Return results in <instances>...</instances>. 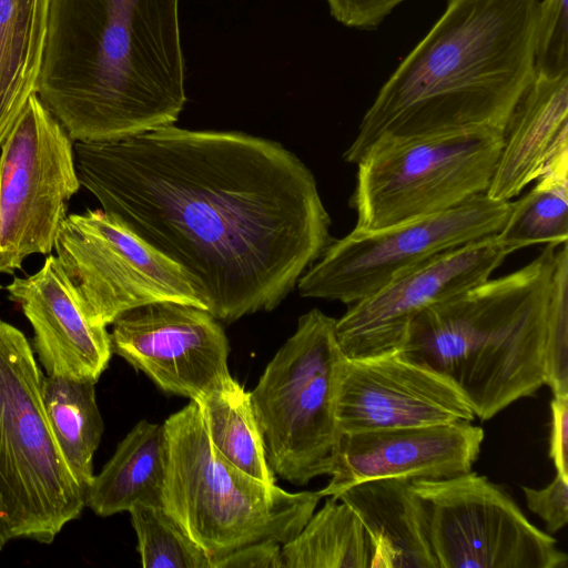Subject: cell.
I'll return each instance as SVG.
<instances>
[{
    "mask_svg": "<svg viewBox=\"0 0 568 568\" xmlns=\"http://www.w3.org/2000/svg\"><path fill=\"white\" fill-rule=\"evenodd\" d=\"M166 464L163 425L140 420L93 476L85 506L100 517H109L129 511L136 503L162 505Z\"/></svg>",
    "mask_w": 568,
    "mask_h": 568,
    "instance_id": "cell-20",
    "label": "cell"
},
{
    "mask_svg": "<svg viewBox=\"0 0 568 568\" xmlns=\"http://www.w3.org/2000/svg\"><path fill=\"white\" fill-rule=\"evenodd\" d=\"M336 320L313 308L298 318L250 392L275 475L294 485L329 475L339 439L335 403L345 355Z\"/></svg>",
    "mask_w": 568,
    "mask_h": 568,
    "instance_id": "cell-7",
    "label": "cell"
},
{
    "mask_svg": "<svg viewBox=\"0 0 568 568\" xmlns=\"http://www.w3.org/2000/svg\"><path fill=\"white\" fill-rule=\"evenodd\" d=\"M497 239L513 252L568 240V149L559 152L511 209Z\"/></svg>",
    "mask_w": 568,
    "mask_h": 568,
    "instance_id": "cell-25",
    "label": "cell"
},
{
    "mask_svg": "<svg viewBox=\"0 0 568 568\" xmlns=\"http://www.w3.org/2000/svg\"><path fill=\"white\" fill-rule=\"evenodd\" d=\"M565 149H568V75L535 74L503 132L487 196L511 201Z\"/></svg>",
    "mask_w": 568,
    "mask_h": 568,
    "instance_id": "cell-18",
    "label": "cell"
},
{
    "mask_svg": "<svg viewBox=\"0 0 568 568\" xmlns=\"http://www.w3.org/2000/svg\"><path fill=\"white\" fill-rule=\"evenodd\" d=\"M410 481L407 477L371 479L332 496L359 518L369 542L368 568H438L425 505Z\"/></svg>",
    "mask_w": 568,
    "mask_h": 568,
    "instance_id": "cell-19",
    "label": "cell"
},
{
    "mask_svg": "<svg viewBox=\"0 0 568 568\" xmlns=\"http://www.w3.org/2000/svg\"><path fill=\"white\" fill-rule=\"evenodd\" d=\"M501 145L491 130L375 143L356 164L354 230H383L486 193Z\"/></svg>",
    "mask_w": 568,
    "mask_h": 568,
    "instance_id": "cell-8",
    "label": "cell"
},
{
    "mask_svg": "<svg viewBox=\"0 0 568 568\" xmlns=\"http://www.w3.org/2000/svg\"><path fill=\"white\" fill-rule=\"evenodd\" d=\"M4 508L0 498V550L11 540Z\"/></svg>",
    "mask_w": 568,
    "mask_h": 568,
    "instance_id": "cell-33",
    "label": "cell"
},
{
    "mask_svg": "<svg viewBox=\"0 0 568 568\" xmlns=\"http://www.w3.org/2000/svg\"><path fill=\"white\" fill-rule=\"evenodd\" d=\"M540 0H447L379 89L344 153L473 130L503 133L535 77Z\"/></svg>",
    "mask_w": 568,
    "mask_h": 568,
    "instance_id": "cell-3",
    "label": "cell"
},
{
    "mask_svg": "<svg viewBox=\"0 0 568 568\" xmlns=\"http://www.w3.org/2000/svg\"><path fill=\"white\" fill-rule=\"evenodd\" d=\"M550 408L549 457L557 474L568 478V395H554Z\"/></svg>",
    "mask_w": 568,
    "mask_h": 568,
    "instance_id": "cell-32",
    "label": "cell"
},
{
    "mask_svg": "<svg viewBox=\"0 0 568 568\" xmlns=\"http://www.w3.org/2000/svg\"><path fill=\"white\" fill-rule=\"evenodd\" d=\"M484 429L471 422L341 434L321 497L377 478L440 479L470 471Z\"/></svg>",
    "mask_w": 568,
    "mask_h": 568,
    "instance_id": "cell-16",
    "label": "cell"
},
{
    "mask_svg": "<svg viewBox=\"0 0 568 568\" xmlns=\"http://www.w3.org/2000/svg\"><path fill=\"white\" fill-rule=\"evenodd\" d=\"M129 514L144 568H212L211 559L162 505L136 503Z\"/></svg>",
    "mask_w": 568,
    "mask_h": 568,
    "instance_id": "cell-26",
    "label": "cell"
},
{
    "mask_svg": "<svg viewBox=\"0 0 568 568\" xmlns=\"http://www.w3.org/2000/svg\"><path fill=\"white\" fill-rule=\"evenodd\" d=\"M32 345L0 320V498L11 538L51 544L80 517L85 491L51 429Z\"/></svg>",
    "mask_w": 568,
    "mask_h": 568,
    "instance_id": "cell-6",
    "label": "cell"
},
{
    "mask_svg": "<svg viewBox=\"0 0 568 568\" xmlns=\"http://www.w3.org/2000/svg\"><path fill=\"white\" fill-rule=\"evenodd\" d=\"M535 74L546 78L568 75V0H540Z\"/></svg>",
    "mask_w": 568,
    "mask_h": 568,
    "instance_id": "cell-27",
    "label": "cell"
},
{
    "mask_svg": "<svg viewBox=\"0 0 568 568\" xmlns=\"http://www.w3.org/2000/svg\"><path fill=\"white\" fill-rule=\"evenodd\" d=\"M168 464L162 506L213 562L252 542L292 540L322 498L244 473L211 444L197 403L163 424Z\"/></svg>",
    "mask_w": 568,
    "mask_h": 568,
    "instance_id": "cell-5",
    "label": "cell"
},
{
    "mask_svg": "<svg viewBox=\"0 0 568 568\" xmlns=\"http://www.w3.org/2000/svg\"><path fill=\"white\" fill-rule=\"evenodd\" d=\"M53 248L98 325L106 327L132 308L161 301L207 311L192 275L103 210L65 216Z\"/></svg>",
    "mask_w": 568,
    "mask_h": 568,
    "instance_id": "cell-9",
    "label": "cell"
},
{
    "mask_svg": "<svg viewBox=\"0 0 568 568\" xmlns=\"http://www.w3.org/2000/svg\"><path fill=\"white\" fill-rule=\"evenodd\" d=\"M546 385L554 395H568V273L554 296L545 354Z\"/></svg>",
    "mask_w": 568,
    "mask_h": 568,
    "instance_id": "cell-28",
    "label": "cell"
},
{
    "mask_svg": "<svg viewBox=\"0 0 568 568\" xmlns=\"http://www.w3.org/2000/svg\"><path fill=\"white\" fill-rule=\"evenodd\" d=\"M335 415L339 434L475 419L471 407L449 378L402 351L345 358Z\"/></svg>",
    "mask_w": 568,
    "mask_h": 568,
    "instance_id": "cell-15",
    "label": "cell"
},
{
    "mask_svg": "<svg viewBox=\"0 0 568 568\" xmlns=\"http://www.w3.org/2000/svg\"><path fill=\"white\" fill-rule=\"evenodd\" d=\"M212 568H283L282 545L274 540L252 542L216 560Z\"/></svg>",
    "mask_w": 568,
    "mask_h": 568,
    "instance_id": "cell-31",
    "label": "cell"
},
{
    "mask_svg": "<svg viewBox=\"0 0 568 568\" xmlns=\"http://www.w3.org/2000/svg\"><path fill=\"white\" fill-rule=\"evenodd\" d=\"M513 253L496 234L486 236L440 253L351 304L335 323L345 357L402 351L419 314L488 280Z\"/></svg>",
    "mask_w": 568,
    "mask_h": 568,
    "instance_id": "cell-13",
    "label": "cell"
},
{
    "mask_svg": "<svg viewBox=\"0 0 568 568\" xmlns=\"http://www.w3.org/2000/svg\"><path fill=\"white\" fill-rule=\"evenodd\" d=\"M92 381L45 375L43 402L53 435L74 479L87 493L94 473L93 456L103 420Z\"/></svg>",
    "mask_w": 568,
    "mask_h": 568,
    "instance_id": "cell-22",
    "label": "cell"
},
{
    "mask_svg": "<svg viewBox=\"0 0 568 568\" xmlns=\"http://www.w3.org/2000/svg\"><path fill=\"white\" fill-rule=\"evenodd\" d=\"M49 0H0V146L37 94Z\"/></svg>",
    "mask_w": 568,
    "mask_h": 568,
    "instance_id": "cell-21",
    "label": "cell"
},
{
    "mask_svg": "<svg viewBox=\"0 0 568 568\" xmlns=\"http://www.w3.org/2000/svg\"><path fill=\"white\" fill-rule=\"evenodd\" d=\"M527 507L546 524L548 532L555 534L568 523V478L559 474L540 489L523 487Z\"/></svg>",
    "mask_w": 568,
    "mask_h": 568,
    "instance_id": "cell-29",
    "label": "cell"
},
{
    "mask_svg": "<svg viewBox=\"0 0 568 568\" xmlns=\"http://www.w3.org/2000/svg\"><path fill=\"white\" fill-rule=\"evenodd\" d=\"M283 568H368L369 542L355 511L332 496L282 545Z\"/></svg>",
    "mask_w": 568,
    "mask_h": 568,
    "instance_id": "cell-23",
    "label": "cell"
},
{
    "mask_svg": "<svg viewBox=\"0 0 568 568\" xmlns=\"http://www.w3.org/2000/svg\"><path fill=\"white\" fill-rule=\"evenodd\" d=\"M511 201L486 193L450 210L377 231H356L334 240L300 277L303 297L351 305L377 292L434 256L497 234Z\"/></svg>",
    "mask_w": 568,
    "mask_h": 568,
    "instance_id": "cell-10",
    "label": "cell"
},
{
    "mask_svg": "<svg viewBox=\"0 0 568 568\" xmlns=\"http://www.w3.org/2000/svg\"><path fill=\"white\" fill-rule=\"evenodd\" d=\"M425 505L438 568H566L556 539L508 491L475 471L410 481Z\"/></svg>",
    "mask_w": 568,
    "mask_h": 568,
    "instance_id": "cell-11",
    "label": "cell"
},
{
    "mask_svg": "<svg viewBox=\"0 0 568 568\" xmlns=\"http://www.w3.org/2000/svg\"><path fill=\"white\" fill-rule=\"evenodd\" d=\"M112 325V353L165 393L200 402L233 378L226 334L204 308L153 302L123 313Z\"/></svg>",
    "mask_w": 568,
    "mask_h": 568,
    "instance_id": "cell-14",
    "label": "cell"
},
{
    "mask_svg": "<svg viewBox=\"0 0 568 568\" xmlns=\"http://www.w3.org/2000/svg\"><path fill=\"white\" fill-rule=\"evenodd\" d=\"M195 403L212 446L250 476L275 484V474L267 463L250 392L232 378Z\"/></svg>",
    "mask_w": 568,
    "mask_h": 568,
    "instance_id": "cell-24",
    "label": "cell"
},
{
    "mask_svg": "<svg viewBox=\"0 0 568 568\" xmlns=\"http://www.w3.org/2000/svg\"><path fill=\"white\" fill-rule=\"evenodd\" d=\"M2 288L1 284H0V290Z\"/></svg>",
    "mask_w": 568,
    "mask_h": 568,
    "instance_id": "cell-34",
    "label": "cell"
},
{
    "mask_svg": "<svg viewBox=\"0 0 568 568\" xmlns=\"http://www.w3.org/2000/svg\"><path fill=\"white\" fill-rule=\"evenodd\" d=\"M80 181L73 141L37 94L1 144L0 273L49 255Z\"/></svg>",
    "mask_w": 568,
    "mask_h": 568,
    "instance_id": "cell-12",
    "label": "cell"
},
{
    "mask_svg": "<svg viewBox=\"0 0 568 568\" xmlns=\"http://www.w3.org/2000/svg\"><path fill=\"white\" fill-rule=\"evenodd\" d=\"M331 16L345 27L376 29L390 12L406 0H325Z\"/></svg>",
    "mask_w": 568,
    "mask_h": 568,
    "instance_id": "cell-30",
    "label": "cell"
},
{
    "mask_svg": "<svg viewBox=\"0 0 568 568\" xmlns=\"http://www.w3.org/2000/svg\"><path fill=\"white\" fill-rule=\"evenodd\" d=\"M180 0H49L37 95L73 142L174 124L186 102Z\"/></svg>",
    "mask_w": 568,
    "mask_h": 568,
    "instance_id": "cell-2",
    "label": "cell"
},
{
    "mask_svg": "<svg viewBox=\"0 0 568 568\" xmlns=\"http://www.w3.org/2000/svg\"><path fill=\"white\" fill-rule=\"evenodd\" d=\"M33 329L32 348L47 375L97 383L112 356L105 326L93 323L72 280L55 255L7 285Z\"/></svg>",
    "mask_w": 568,
    "mask_h": 568,
    "instance_id": "cell-17",
    "label": "cell"
},
{
    "mask_svg": "<svg viewBox=\"0 0 568 568\" xmlns=\"http://www.w3.org/2000/svg\"><path fill=\"white\" fill-rule=\"evenodd\" d=\"M73 150L80 184L192 275L217 321L277 307L334 241L314 174L276 141L172 124Z\"/></svg>",
    "mask_w": 568,
    "mask_h": 568,
    "instance_id": "cell-1",
    "label": "cell"
},
{
    "mask_svg": "<svg viewBox=\"0 0 568 568\" xmlns=\"http://www.w3.org/2000/svg\"><path fill=\"white\" fill-rule=\"evenodd\" d=\"M568 273L567 243L525 266L437 303L410 325L402 349L449 378L488 420L544 385L554 296Z\"/></svg>",
    "mask_w": 568,
    "mask_h": 568,
    "instance_id": "cell-4",
    "label": "cell"
}]
</instances>
